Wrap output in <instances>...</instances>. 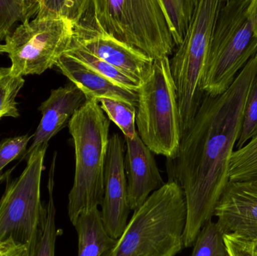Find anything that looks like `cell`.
Wrapping results in <instances>:
<instances>
[{
    "instance_id": "4316f807",
    "label": "cell",
    "mask_w": 257,
    "mask_h": 256,
    "mask_svg": "<svg viewBox=\"0 0 257 256\" xmlns=\"http://www.w3.org/2000/svg\"><path fill=\"white\" fill-rule=\"evenodd\" d=\"M33 136L28 135H21L7 138L0 143V181L4 177L2 175V171L12 161L24 154Z\"/></svg>"
},
{
    "instance_id": "44dd1931",
    "label": "cell",
    "mask_w": 257,
    "mask_h": 256,
    "mask_svg": "<svg viewBox=\"0 0 257 256\" xmlns=\"http://www.w3.org/2000/svg\"><path fill=\"white\" fill-rule=\"evenodd\" d=\"M89 0H39L38 19L64 20L74 27L82 19Z\"/></svg>"
},
{
    "instance_id": "ba28073f",
    "label": "cell",
    "mask_w": 257,
    "mask_h": 256,
    "mask_svg": "<svg viewBox=\"0 0 257 256\" xmlns=\"http://www.w3.org/2000/svg\"><path fill=\"white\" fill-rule=\"evenodd\" d=\"M220 3V0H198L185 39L169 60L179 106L181 135L193 121L205 95L202 80Z\"/></svg>"
},
{
    "instance_id": "7402d4cb",
    "label": "cell",
    "mask_w": 257,
    "mask_h": 256,
    "mask_svg": "<svg viewBox=\"0 0 257 256\" xmlns=\"http://www.w3.org/2000/svg\"><path fill=\"white\" fill-rule=\"evenodd\" d=\"M39 8V0H0V42L10 36L15 23L30 21Z\"/></svg>"
},
{
    "instance_id": "7c38bea8",
    "label": "cell",
    "mask_w": 257,
    "mask_h": 256,
    "mask_svg": "<svg viewBox=\"0 0 257 256\" xmlns=\"http://www.w3.org/2000/svg\"><path fill=\"white\" fill-rule=\"evenodd\" d=\"M214 216L223 234L257 237V182H231L226 185Z\"/></svg>"
},
{
    "instance_id": "8fae6325",
    "label": "cell",
    "mask_w": 257,
    "mask_h": 256,
    "mask_svg": "<svg viewBox=\"0 0 257 256\" xmlns=\"http://www.w3.org/2000/svg\"><path fill=\"white\" fill-rule=\"evenodd\" d=\"M72 43L107 62L140 84L154 62L142 51L108 35L81 25L74 29Z\"/></svg>"
},
{
    "instance_id": "603a6c76",
    "label": "cell",
    "mask_w": 257,
    "mask_h": 256,
    "mask_svg": "<svg viewBox=\"0 0 257 256\" xmlns=\"http://www.w3.org/2000/svg\"><path fill=\"white\" fill-rule=\"evenodd\" d=\"M97 102L108 118L118 126L124 138H134L137 134L136 106L117 99H100Z\"/></svg>"
},
{
    "instance_id": "9c48e42d",
    "label": "cell",
    "mask_w": 257,
    "mask_h": 256,
    "mask_svg": "<svg viewBox=\"0 0 257 256\" xmlns=\"http://www.w3.org/2000/svg\"><path fill=\"white\" fill-rule=\"evenodd\" d=\"M74 29L64 20L38 18L18 26L5 45L12 61L11 73L42 75L56 66L70 47Z\"/></svg>"
},
{
    "instance_id": "9a60e30c",
    "label": "cell",
    "mask_w": 257,
    "mask_h": 256,
    "mask_svg": "<svg viewBox=\"0 0 257 256\" xmlns=\"http://www.w3.org/2000/svg\"><path fill=\"white\" fill-rule=\"evenodd\" d=\"M56 66L71 83L85 95L87 99H112L137 107L138 93L116 84L92 70L76 59L64 54Z\"/></svg>"
},
{
    "instance_id": "e0dca14e",
    "label": "cell",
    "mask_w": 257,
    "mask_h": 256,
    "mask_svg": "<svg viewBox=\"0 0 257 256\" xmlns=\"http://www.w3.org/2000/svg\"><path fill=\"white\" fill-rule=\"evenodd\" d=\"M175 47L185 39L198 0H159Z\"/></svg>"
},
{
    "instance_id": "ac0fdd59",
    "label": "cell",
    "mask_w": 257,
    "mask_h": 256,
    "mask_svg": "<svg viewBox=\"0 0 257 256\" xmlns=\"http://www.w3.org/2000/svg\"><path fill=\"white\" fill-rule=\"evenodd\" d=\"M65 54L72 56L104 78L124 88L137 93L140 87L141 84L139 81H136L124 72H121L107 62L95 57L75 44L71 43L70 47Z\"/></svg>"
},
{
    "instance_id": "30bf717a",
    "label": "cell",
    "mask_w": 257,
    "mask_h": 256,
    "mask_svg": "<svg viewBox=\"0 0 257 256\" xmlns=\"http://www.w3.org/2000/svg\"><path fill=\"white\" fill-rule=\"evenodd\" d=\"M125 141L119 134L109 138L104 167V198L102 213L107 233L119 240L128 223L130 213L125 172Z\"/></svg>"
},
{
    "instance_id": "6da1fadb",
    "label": "cell",
    "mask_w": 257,
    "mask_h": 256,
    "mask_svg": "<svg viewBox=\"0 0 257 256\" xmlns=\"http://www.w3.org/2000/svg\"><path fill=\"white\" fill-rule=\"evenodd\" d=\"M256 69V54L225 93L204 95L193 121L181 135L176 153L166 159L168 181L182 189L187 201L184 248L193 246L202 227L211 220L229 183V160Z\"/></svg>"
},
{
    "instance_id": "cb8c5ba5",
    "label": "cell",
    "mask_w": 257,
    "mask_h": 256,
    "mask_svg": "<svg viewBox=\"0 0 257 256\" xmlns=\"http://www.w3.org/2000/svg\"><path fill=\"white\" fill-rule=\"evenodd\" d=\"M223 236L217 222L208 221L196 237L191 256H229Z\"/></svg>"
},
{
    "instance_id": "4fadbf2b",
    "label": "cell",
    "mask_w": 257,
    "mask_h": 256,
    "mask_svg": "<svg viewBox=\"0 0 257 256\" xmlns=\"http://www.w3.org/2000/svg\"><path fill=\"white\" fill-rule=\"evenodd\" d=\"M124 165L127 180V198L130 210H136L153 192L165 182L152 152L142 142L138 133L134 138H124Z\"/></svg>"
},
{
    "instance_id": "8992f818",
    "label": "cell",
    "mask_w": 257,
    "mask_h": 256,
    "mask_svg": "<svg viewBox=\"0 0 257 256\" xmlns=\"http://www.w3.org/2000/svg\"><path fill=\"white\" fill-rule=\"evenodd\" d=\"M137 93L138 135L153 153L172 157L181 141V127L169 57L154 60Z\"/></svg>"
},
{
    "instance_id": "484cf974",
    "label": "cell",
    "mask_w": 257,
    "mask_h": 256,
    "mask_svg": "<svg viewBox=\"0 0 257 256\" xmlns=\"http://www.w3.org/2000/svg\"><path fill=\"white\" fill-rule=\"evenodd\" d=\"M24 83L22 76L12 75L10 72L0 78V118L19 117L16 97Z\"/></svg>"
},
{
    "instance_id": "83f0119b",
    "label": "cell",
    "mask_w": 257,
    "mask_h": 256,
    "mask_svg": "<svg viewBox=\"0 0 257 256\" xmlns=\"http://www.w3.org/2000/svg\"><path fill=\"white\" fill-rule=\"evenodd\" d=\"M229 256H257V237H242L237 234L223 236Z\"/></svg>"
},
{
    "instance_id": "ffe728a7",
    "label": "cell",
    "mask_w": 257,
    "mask_h": 256,
    "mask_svg": "<svg viewBox=\"0 0 257 256\" xmlns=\"http://www.w3.org/2000/svg\"><path fill=\"white\" fill-rule=\"evenodd\" d=\"M229 180L257 182V135L232 153L229 160Z\"/></svg>"
},
{
    "instance_id": "2e32d148",
    "label": "cell",
    "mask_w": 257,
    "mask_h": 256,
    "mask_svg": "<svg viewBox=\"0 0 257 256\" xmlns=\"http://www.w3.org/2000/svg\"><path fill=\"white\" fill-rule=\"evenodd\" d=\"M74 226L78 237V256H102L117 245L118 240L107 233L98 207L81 212Z\"/></svg>"
},
{
    "instance_id": "7a4b0ae2",
    "label": "cell",
    "mask_w": 257,
    "mask_h": 256,
    "mask_svg": "<svg viewBox=\"0 0 257 256\" xmlns=\"http://www.w3.org/2000/svg\"><path fill=\"white\" fill-rule=\"evenodd\" d=\"M257 52V0H220L202 80L205 94H223Z\"/></svg>"
},
{
    "instance_id": "4dcf8cb0",
    "label": "cell",
    "mask_w": 257,
    "mask_h": 256,
    "mask_svg": "<svg viewBox=\"0 0 257 256\" xmlns=\"http://www.w3.org/2000/svg\"><path fill=\"white\" fill-rule=\"evenodd\" d=\"M3 53H6V46H5V45L0 44V54H3Z\"/></svg>"
},
{
    "instance_id": "1f68e13d",
    "label": "cell",
    "mask_w": 257,
    "mask_h": 256,
    "mask_svg": "<svg viewBox=\"0 0 257 256\" xmlns=\"http://www.w3.org/2000/svg\"><path fill=\"white\" fill-rule=\"evenodd\" d=\"M111 250L108 251V252H107L106 253L104 254L102 256H111Z\"/></svg>"
},
{
    "instance_id": "5bb4252c",
    "label": "cell",
    "mask_w": 257,
    "mask_h": 256,
    "mask_svg": "<svg viewBox=\"0 0 257 256\" xmlns=\"http://www.w3.org/2000/svg\"><path fill=\"white\" fill-rule=\"evenodd\" d=\"M86 102L85 95L72 83L51 90L49 97L39 108L42 119L27 152L40 144H48L53 137L68 126L74 114Z\"/></svg>"
},
{
    "instance_id": "52a82bcc",
    "label": "cell",
    "mask_w": 257,
    "mask_h": 256,
    "mask_svg": "<svg viewBox=\"0 0 257 256\" xmlns=\"http://www.w3.org/2000/svg\"><path fill=\"white\" fill-rule=\"evenodd\" d=\"M48 144L27 152V166L18 178L7 183L0 199V242L12 240L35 254L46 218L41 201V181Z\"/></svg>"
},
{
    "instance_id": "5b68a950",
    "label": "cell",
    "mask_w": 257,
    "mask_h": 256,
    "mask_svg": "<svg viewBox=\"0 0 257 256\" xmlns=\"http://www.w3.org/2000/svg\"><path fill=\"white\" fill-rule=\"evenodd\" d=\"M110 122L97 100L87 99L68 124L75 152V178L68 203L73 225L81 212L102 205Z\"/></svg>"
},
{
    "instance_id": "f546056e",
    "label": "cell",
    "mask_w": 257,
    "mask_h": 256,
    "mask_svg": "<svg viewBox=\"0 0 257 256\" xmlns=\"http://www.w3.org/2000/svg\"><path fill=\"white\" fill-rule=\"evenodd\" d=\"M10 72V68L0 67V78Z\"/></svg>"
},
{
    "instance_id": "277c9868",
    "label": "cell",
    "mask_w": 257,
    "mask_h": 256,
    "mask_svg": "<svg viewBox=\"0 0 257 256\" xmlns=\"http://www.w3.org/2000/svg\"><path fill=\"white\" fill-rule=\"evenodd\" d=\"M78 25L108 35L154 60L169 57L175 48L159 0H89Z\"/></svg>"
},
{
    "instance_id": "d4e9b609",
    "label": "cell",
    "mask_w": 257,
    "mask_h": 256,
    "mask_svg": "<svg viewBox=\"0 0 257 256\" xmlns=\"http://www.w3.org/2000/svg\"><path fill=\"white\" fill-rule=\"evenodd\" d=\"M257 55V52H256ZM257 135V69L247 92L241 120L239 136L237 141V150Z\"/></svg>"
},
{
    "instance_id": "3957f363",
    "label": "cell",
    "mask_w": 257,
    "mask_h": 256,
    "mask_svg": "<svg viewBox=\"0 0 257 256\" xmlns=\"http://www.w3.org/2000/svg\"><path fill=\"white\" fill-rule=\"evenodd\" d=\"M187 201L168 181L135 210L111 256H176L184 249Z\"/></svg>"
},
{
    "instance_id": "d6986e66",
    "label": "cell",
    "mask_w": 257,
    "mask_h": 256,
    "mask_svg": "<svg viewBox=\"0 0 257 256\" xmlns=\"http://www.w3.org/2000/svg\"><path fill=\"white\" fill-rule=\"evenodd\" d=\"M57 153H54L48 175V201L46 204V218L36 246L34 256H55L56 240L58 231L56 228V207L54 204V174Z\"/></svg>"
},
{
    "instance_id": "f1b7e54d",
    "label": "cell",
    "mask_w": 257,
    "mask_h": 256,
    "mask_svg": "<svg viewBox=\"0 0 257 256\" xmlns=\"http://www.w3.org/2000/svg\"><path fill=\"white\" fill-rule=\"evenodd\" d=\"M0 256H34V253L27 246L6 240L0 242Z\"/></svg>"
}]
</instances>
